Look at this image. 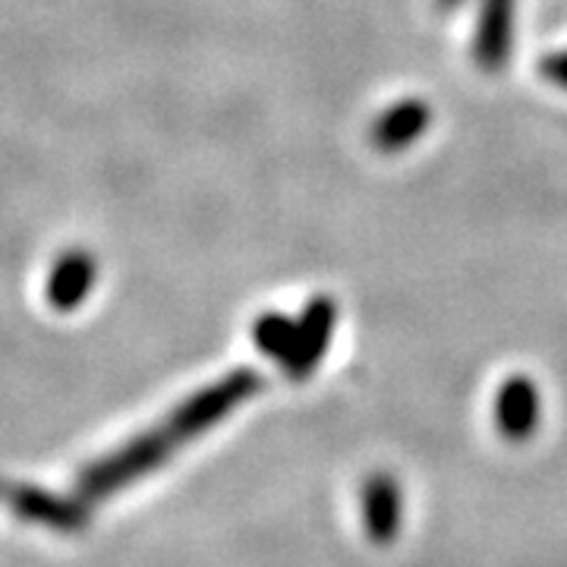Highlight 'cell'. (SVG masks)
I'll return each mask as SVG.
<instances>
[{
	"mask_svg": "<svg viewBox=\"0 0 567 567\" xmlns=\"http://www.w3.org/2000/svg\"><path fill=\"white\" fill-rule=\"evenodd\" d=\"M495 416H498V429L505 432L507 439H527L529 432L539 423V394L536 385L524 379V375H514L507 379L502 391H498V401H495Z\"/></svg>",
	"mask_w": 567,
	"mask_h": 567,
	"instance_id": "obj_2",
	"label": "cell"
},
{
	"mask_svg": "<svg viewBox=\"0 0 567 567\" xmlns=\"http://www.w3.org/2000/svg\"><path fill=\"white\" fill-rule=\"evenodd\" d=\"M435 3H439V7H457V3H461V0H435Z\"/></svg>",
	"mask_w": 567,
	"mask_h": 567,
	"instance_id": "obj_8",
	"label": "cell"
},
{
	"mask_svg": "<svg viewBox=\"0 0 567 567\" xmlns=\"http://www.w3.org/2000/svg\"><path fill=\"white\" fill-rule=\"evenodd\" d=\"M511 20L514 0H483L480 29H476V61L486 73H498L511 51Z\"/></svg>",
	"mask_w": 567,
	"mask_h": 567,
	"instance_id": "obj_1",
	"label": "cell"
},
{
	"mask_svg": "<svg viewBox=\"0 0 567 567\" xmlns=\"http://www.w3.org/2000/svg\"><path fill=\"white\" fill-rule=\"evenodd\" d=\"M429 126V104L425 102H401L388 107L385 114L372 126V142L382 152H401L406 145L420 140Z\"/></svg>",
	"mask_w": 567,
	"mask_h": 567,
	"instance_id": "obj_5",
	"label": "cell"
},
{
	"mask_svg": "<svg viewBox=\"0 0 567 567\" xmlns=\"http://www.w3.org/2000/svg\"><path fill=\"white\" fill-rule=\"evenodd\" d=\"M363 520L369 536L375 543L394 539V533L401 527V488L398 480H391L385 473H375L363 486Z\"/></svg>",
	"mask_w": 567,
	"mask_h": 567,
	"instance_id": "obj_4",
	"label": "cell"
},
{
	"mask_svg": "<svg viewBox=\"0 0 567 567\" xmlns=\"http://www.w3.org/2000/svg\"><path fill=\"white\" fill-rule=\"evenodd\" d=\"M543 73H546V80L558 82V85L567 89V51H558V54L546 58L543 61Z\"/></svg>",
	"mask_w": 567,
	"mask_h": 567,
	"instance_id": "obj_7",
	"label": "cell"
},
{
	"mask_svg": "<svg viewBox=\"0 0 567 567\" xmlns=\"http://www.w3.org/2000/svg\"><path fill=\"white\" fill-rule=\"evenodd\" d=\"M256 338H259V347H262V350L287 360L290 350H293L297 328L287 322V319H281V316H268V319H262L259 328H256Z\"/></svg>",
	"mask_w": 567,
	"mask_h": 567,
	"instance_id": "obj_6",
	"label": "cell"
},
{
	"mask_svg": "<svg viewBox=\"0 0 567 567\" xmlns=\"http://www.w3.org/2000/svg\"><path fill=\"white\" fill-rule=\"evenodd\" d=\"M331 324H334V306L328 300H316V303L306 309L303 324L297 328V338H293V350L290 357L284 360L287 369L300 379L306 375L312 365L319 363V357L328 347V334H331Z\"/></svg>",
	"mask_w": 567,
	"mask_h": 567,
	"instance_id": "obj_3",
	"label": "cell"
}]
</instances>
